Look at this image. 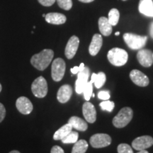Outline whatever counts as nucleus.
I'll return each instance as SVG.
<instances>
[{"label":"nucleus","mask_w":153,"mask_h":153,"mask_svg":"<svg viewBox=\"0 0 153 153\" xmlns=\"http://www.w3.org/2000/svg\"><path fill=\"white\" fill-rule=\"evenodd\" d=\"M54 52L51 49H44L41 52L32 56L30 63L38 70L43 71L52 62Z\"/></svg>","instance_id":"1"},{"label":"nucleus","mask_w":153,"mask_h":153,"mask_svg":"<svg viewBox=\"0 0 153 153\" xmlns=\"http://www.w3.org/2000/svg\"><path fill=\"white\" fill-rule=\"evenodd\" d=\"M107 57L113 65L120 67L126 64L128 59V55L125 50L119 48H114L108 51Z\"/></svg>","instance_id":"2"},{"label":"nucleus","mask_w":153,"mask_h":153,"mask_svg":"<svg viewBox=\"0 0 153 153\" xmlns=\"http://www.w3.org/2000/svg\"><path fill=\"white\" fill-rule=\"evenodd\" d=\"M133 111L130 107L121 108L113 119V124L116 128H122L128 124L133 118Z\"/></svg>","instance_id":"3"},{"label":"nucleus","mask_w":153,"mask_h":153,"mask_svg":"<svg viewBox=\"0 0 153 153\" xmlns=\"http://www.w3.org/2000/svg\"><path fill=\"white\" fill-rule=\"evenodd\" d=\"M123 39L125 43L131 49L140 50L146 44L148 37L131 33H126L123 35Z\"/></svg>","instance_id":"4"},{"label":"nucleus","mask_w":153,"mask_h":153,"mask_svg":"<svg viewBox=\"0 0 153 153\" xmlns=\"http://www.w3.org/2000/svg\"><path fill=\"white\" fill-rule=\"evenodd\" d=\"M31 91L37 98H44L48 94V84L43 76H38L31 85Z\"/></svg>","instance_id":"5"},{"label":"nucleus","mask_w":153,"mask_h":153,"mask_svg":"<svg viewBox=\"0 0 153 153\" xmlns=\"http://www.w3.org/2000/svg\"><path fill=\"white\" fill-rule=\"evenodd\" d=\"M65 62L62 58H56L53 60L51 68V76L55 82H60L62 80L65 72Z\"/></svg>","instance_id":"6"},{"label":"nucleus","mask_w":153,"mask_h":153,"mask_svg":"<svg viewBox=\"0 0 153 153\" xmlns=\"http://www.w3.org/2000/svg\"><path fill=\"white\" fill-rule=\"evenodd\" d=\"M90 144L94 148H102L111 143V137L105 133H97L91 137Z\"/></svg>","instance_id":"7"},{"label":"nucleus","mask_w":153,"mask_h":153,"mask_svg":"<svg viewBox=\"0 0 153 153\" xmlns=\"http://www.w3.org/2000/svg\"><path fill=\"white\" fill-rule=\"evenodd\" d=\"M89 75H90V70L88 67H85V69L81 72L77 73V79L75 82V90L77 94L82 93L83 89L87 83L89 79Z\"/></svg>","instance_id":"8"},{"label":"nucleus","mask_w":153,"mask_h":153,"mask_svg":"<svg viewBox=\"0 0 153 153\" xmlns=\"http://www.w3.org/2000/svg\"><path fill=\"white\" fill-rule=\"evenodd\" d=\"M153 145V138L149 135H143L135 138L132 142V147L136 150H143L150 148Z\"/></svg>","instance_id":"9"},{"label":"nucleus","mask_w":153,"mask_h":153,"mask_svg":"<svg viewBox=\"0 0 153 153\" xmlns=\"http://www.w3.org/2000/svg\"><path fill=\"white\" fill-rule=\"evenodd\" d=\"M153 53L150 50L140 49L137 52V58L140 64L145 68H149L153 64Z\"/></svg>","instance_id":"10"},{"label":"nucleus","mask_w":153,"mask_h":153,"mask_svg":"<svg viewBox=\"0 0 153 153\" xmlns=\"http://www.w3.org/2000/svg\"><path fill=\"white\" fill-rule=\"evenodd\" d=\"M79 45V39L77 36H72L69 39L67 43L65 50V54L68 59H72L75 55L77 51L78 47Z\"/></svg>","instance_id":"11"},{"label":"nucleus","mask_w":153,"mask_h":153,"mask_svg":"<svg viewBox=\"0 0 153 153\" xmlns=\"http://www.w3.org/2000/svg\"><path fill=\"white\" fill-rule=\"evenodd\" d=\"M130 78L135 85L139 87H147L149 85V78L138 70H133L130 73Z\"/></svg>","instance_id":"12"},{"label":"nucleus","mask_w":153,"mask_h":153,"mask_svg":"<svg viewBox=\"0 0 153 153\" xmlns=\"http://www.w3.org/2000/svg\"><path fill=\"white\" fill-rule=\"evenodd\" d=\"M16 106L19 111L24 115L30 114L33 108L31 101L25 97H21L17 99Z\"/></svg>","instance_id":"13"},{"label":"nucleus","mask_w":153,"mask_h":153,"mask_svg":"<svg viewBox=\"0 0 153 153\" xmlns=\"http://www.w3.org/2000/svg\"><path fill=\"white\" fill-rule=\"evenodd\" d=\"M82 113L88 123H93L97 120V111L91 103L87 101L82 106Z\"/></svg>","instance_id":"14"},{"label":"nucleus","mask_w":153,"mask_h":153,"mask_svg":"<svg viewBox=\"0 0 153 153\" xmlns=\"http://www.w3.org/2000/svg\"><path fill=\"white\" fill-rule=\"evenodd\" d=\"M72 95V88L69 85H64L60 87L57 94V99L61 104H65L70 100Z\"/></svg>","instance_id":"15"},{"label":"nucleus","mask_w":153,"mask_h":153,"mask_svg":"<svg viewBox=\"0 0 153 153\" xmlns=\"http://www.w3.org/2000/svg\"><path fill=\"white\" fill-rule=\"evenodd\" d=\"M102 44H103L102 36L98 33L94 34L89 47V54L92 55V56H95V55H97L99 52V51H100V49L101 48Z\"/></svg>","instance_id":"16"},{"label":"nucleus","mask_w":153,"mask_h":153,"mask_svg":"<svg viewBox=\"0 0 153 153\" xmlns=\"http://www.w3.org/2000/svg\"><path fill=\"white\" fill-rule=\"evenodd\" d=\"M138 9L140 13L146 16L153 17L152 0H140Z\"/></svg>","instance_id":"17"},{"label":"nucleus","mask_w":153,"mask_h":153,"mask_svg":"<svg viewBox=\"0 0 153 153\" xmlns=\"http://www.w3.org/2000/svg\"><path fill=\"white\" fill-rule=\"evenodd\" d=\"M45 19L48 24L54 25L63 24L67 20L66 16L60 13H48L45 15Z\"/></svg>","instance_id":"18"},{"label":"nucleus","mask_w":153,"mask_h":153,"mask_svg":"<svg viewBox=\"0 0 153 153\" xmlns=\"http://www.w3.org/2000/svg\"><path fill=\"white\" fill-rule=\"evenodd\" d=\"M99 28L101 33L104 36H110L112 33V26L106 17L101 16L99 18Z\"/></svg>","instance_id":"19"},{"label":"nucleus","mask_w":153,"mask_h":153,"mask_svg":"<svg viewBox=\"0 0 153 153\" xmlns=\"http://www.w3.org/2000/svg\"><path fill=\"white\" fill-rule=\"evenodd\" d=\"M68 123L72 126V128H75L79 131H85L88 128V125L85 120L77 116H72L69 119Z\"/></svg>","instance_id":"20"},{"label":"nucleus","mask_w":153,"mask_h":153,"mask_svg":"<svg viewBox=\"0 0 153 153\" xmlns=\"http://www.w3.org/2000/svg\"><path fill=\"white\" fill-rule=\"evenodd\" d=\"M72 126L70 123H67L59 128L53 135V139L55 140H61L67 136L72 131Z\"/></svg>","instance_id":"21"},{"label":"nucleus","mask_w":153,"mask_h":153,"mask_svg":"<svg viewBox=\"0 0 153 153\" xmlns=\"http://www.w3.org/2000/svg\"><path fill=\"white\" fill-rule=\"evenodd\" d=\"M88 149V143L85 140H77L74 143L72 153H85Z\"/></svg>","instance_id":"22"},{"label":"nucleus","mask_w":153,"mask_h":153,"mask_svg":"<svg viewBox=\"0 0 153 153\" xmlns=\"http://www.w3.org/2000/svg\"><path fill=\"white\" fill-rule=\"evenodd\" d=\"M120 13L118 9H111L108 12V20L111 26H116L118 24V21H119Z\"/></svg>","instance_id":"23"},{"label":"nucleus","mask_w":153,"mask_h":153,"mask_svg":"<svg viewBox=\"0 0 153 153\" xmlns=\"http://www.w3.org/2000/svg\"><path fill=\"white\" fill-rule=\"evenodd\" d=\"M78 137H79V134H78L77 132L71 131L67 136L65 137L61 140H62V143H65V144L75 143L78 140Z\"/></svg>","instance_id":"24"},{"label":"nucleus","mask_w":153,"mask_h":153,"mask_svg":"<svg viewBox=\"0 0 153 153\" xmlns=\"http://www.w3.org/2000/svg\"><path fill=\"white\" fill-rule=\"evenodd\" d=\"M106 80V74H105L104 72H99L98 74H97V77H96L95 82H94V84L95 87H97V89H100V88L101 87H103V85L105 84Z\"/></svg>","instance_id":"25"},{"label":"nucleus","mask_w":153,"mask_h":153,"mask_svg":"<svg viewBox=\"0 0 153 153\" xmlns=\"http://www.w3.org/2000/svg\"><path fill=\"white\" fill-rule=\"evenodd\" d=\"M82 93L84 94V97H85V100L87 101H89L93 93L92 83H91L90 82H88L86 84L85 87H84Z\"/></svg>","instance_id":"26"},{"label":"nucleus","mask_w":153,"mask_h":153,"mask_svg":"<svg viewBox=\"0 0 153 153\" xmlns=\"http://www.w3.org/2000/svg\"><path fill=\"white\" fill-rule=\"evenodd\" d=\"M99 106H100L102 110L107 111L108 112H111L114 108L115 104L114 101L106 100V101H103L102 102H101L100 104H99Z\"/></svg>","instance_id":"27"},{"label":"nucleus","mask_w":153,"mask_h":153,"mask_svg":"<svg viewBox=\"0 0 153 153\" xmlns=\"http://www.w3.org/2000/svg\"><path fill=\"white\" fill-rule=\"evenodd\" d=\"M56 1L59 7L64 10L68 11L72 7V0H56Z\"/></svg>","instance_id":"28"},{"label":"nucleus","mask_w":153,"mask_h":153,"mask_svg":"<svg viewBox=\"0 0 153 153\" xmlns=\"http://www.w3.org/2000/svg\"><path fill=\"white\" fill-rule=\"evenodd\" d=\"M117 150L118 153H133L131 147L126 143H122L118 145Z\"/></svg>","instance_id":"29"},{"label":"nucleus","mask_w":153,"mask_h":153,"mask_svg":"<svg viewBox=\"0 0 153 153\" xmlns=\"http://www.w3.org/2000/svg\"><path fill=\"white\" fill-rule=\"evenodd\" d=\"M98 97L99 99L103 101L108 100L110 98V94L108 91H101L98 94Z\"/></svg>","instance_id":"30"},{"label":"nucleus","mask_w":153,"mask_h":153,"mask_svg":"<svg viewBox=\"0 0 153 153\" xmlns=\"http://www.w3.org/2000/svg\"><path fill=\"white\" fill-rule=\"evenodd\" d=\"M85 64H84V63H81V64L79 65V66L74 67V68L70 69V71H71L72 74H77L78 72L82 71V70L85 69Z\"/></svg>","instance_id":"31"},{"label":"nucleus","mask_w":153,"mask_h":153,"mask_svg":"<svg viewBox=\"0 0 153 153\" xmlns=\"http://www.w3.org/2000/svg\"><path fill=\"white\" fill-rule=\"evenodd\" d=\"M38 1L44 7H51L55 2L56 0H38Z\"/></svg>","instance_id":"32"},{"label":"nucleus","mask_w":153,"mask_h":153,"mask_svg":"<svg viewBox=\"0 0 153 153\" xmlns=\"http://www.w3.org/2000/svg\"><path fill=\"white\" fill-rule=\"evenodd\" d=\"M6 116V109L4 105L0 103V123L2 122Z\"/></svg>","instance_id":"33"},{"label":"nucleus","mask_w":153,"mask_h":153,"mask_svg":"<svg viewBox=\"0 0 153 153\" xmlns=\"http://www.w3.org/2000/svg\"><path fill=\"white\" fill-rule=\"evenodd\" d=\"M51 153H65L63 149L58 145H55L51 149Z\"/></svg>","instance_id":"34"},{"label":"nucleus","mask_w":153,"mask_h":153,"mask_svg":"<svg viewBox=\"0 0 153 153\" xmlns=\"http://www.w3.org/2000/svg\"><path fill=\"white\" fill-rule=\"evenodd\" d=\"M96 77H97V74L96 73H92L91 74V81H89L91 82V83H94V82H95V79H96Z\"/></svg>","instance_id":"35"},{"label":"nucleus","mask_w":153,"mask_h":153,"mask_svg":"<svg viewBox=\"0 0 153 153\" xmlns=\"http://www.w3.org/2000/svg\"><path fill=\"white\" fill-rule=\"evenodd\" d=\"M150 34L151 37L153 38V22L151 23V24L150 26Z\"/></svg>","instance_id":"36"},{"label":"nucleus","mask_w":153,"mask_h":153,"mask_svg":"<svg viewBox=\"0 0 153 153\" xmlns=\"http://www.w3.org/2000/svg\"><path fill=\"white\" fill-rule=\"evenodd\" d=\"M79 1L83 3H90L92 2L93 1H94V0H79Z\"/></svg>","instance_id":"37"},{"label":"nucleus","mask_w":153,"mask_h":153,"mask_svg":"<svg viewBox=\"0 0 153 153\" xmlns=\"http://www.w3.org/2000/svg\"><path fill=\"white\" fill-rule=\"evenodd\" d=\"M137 153H149L148 151L145 150H140Z\"/></svg>","instance_id":"38"},{"label":"nucleus","mask_w":153,"mask_h":153,"mask_svg":"<svg viewBox=\"0 0 153 153\" xmlns=\"http://www.w3.org/2000/svg\"><path fill=\"white\" fill-rule=\"evenodd\" d=\"M9 153H21V152H19L18 150H12V151H11Z\"/></svg>","instance_id":"39"},{"label":"nucleus","mask_w":153,"mask_h":153,"mask_svg":"<svg viewBox=\"0 0 153 153\" xmlns=\"http://www.w3.org/2000/svg\"><path fill=\"white\" fill-rule=\"evenodd\" d=\"M119 34H120V32H118H118H116V33H115V35L118 36H119Z\"/></svg>","instance_id":"40"},{"label":"nucleus","mask_w":153,"mask_h":153,"mask_svg":"<svg viewBox=\"0 0 153 153\" xmlns=\"http://www.w3.org/2000/svg\"><path fill=\"white\" fill-rule=\"evenodd\" d=\"M1 85L0 84V92H1Z\"/></svg>","instance_id":"41"},{"label":"nucleus","mask_w":153,"mask_h":153,"mask_svg":"<svg viewBox=\"0 0 153 153\" xmlns=\"http://www.w3.org/2000/svg\"><path fill=\"white\" fill-rule=\"evenodd\" d=\"M92 97H95V94H93V93H92Z\"/></svg>","instance_id":"42"},{"label":"nucleus","mask_w":153,"mask_h":153,"mask_svg":"<svg viewBox=\"0 0 153 153\" xmlns=\"http://www.w3.org/2000/svg\"><path fill=\"white\" fill-rule=\"evenodd\" d=\"M43 17H45V14H43Z\"/></svg>","instance_id":"43"},{"label":"nucleus","mask_w":153,"mask_h":153,"mask_svg":"<svg viewBox=\"0 0 153 153\" xmlns=\"http://www.w3.org/2000/svg\"><path fill=\"white\" fill-rule=\"evenodd\" d=\"M123 1H126V0H123Z\"/></svg>","instance_id":"44"},{"label":"nucleus","mask_w":153,"mask_h":153,"mask_svg":"<svg viewBox=\"0 0 153 153\" xmlns=\"http://www.w3.org/2000/svg\"><path fill=\"white\" fill-rule=\"evenodd\" d=\"M152 57H153V54H152Z\"/></svg>","instance_id":"45"}]
</instances>
